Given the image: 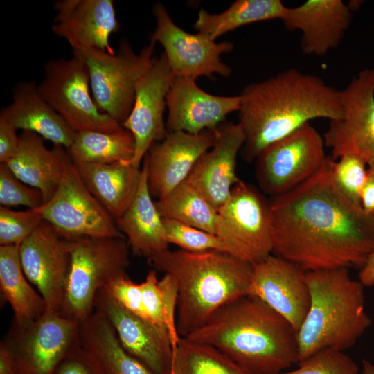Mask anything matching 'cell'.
<instances>
[{
	"label": "cell",
	"instance_id": "6da1fadb",
	"mask_svg": "<svg viewBox=\"0 0 374 374\" xmlns=\"http://www.w3.org/2000/svg\"><path fill=\"white\" fill-rule=\"evenodd\" d=\"M272 253L304 271L361 269L374 252V222L335 185L329 157L295 189L269 202Z\"/></svg>",
	"mask_w": 374,
	"mask_h": 374
},
{
	"label": "cell",
	"instance_id": "7a4b0ae2",
	"mask_svg": "<svg viewBox=\"0 0 374 374\" xmlns=\"http://www.w3.org/2000/svg\"><path fill=\"white\" fill-rule=\"evenodd\" d=\"M239 96L238 123L245 135L240 154L247 161L311 120L341 116L339 90L294 68L251 83Z\"/></svg>",
	"mask_w": 374,
	"mask_h": 374
},
{
	"label": "cell",
	"instance_id": "3957f363",
	"mask_svg": "<svg viewBox=\"0 0 374 374\" xmlns=\"http://www.w3.org/2000/svg\"><path fill=\"white\" fill-rule=\"evenodd\" d=\"M186 337L215 347L251 374L279 373L299 361L292 325L250 294L224 304Z\"/></svg>",
	"mask_w": 374,
	"mask_h": 374
},
{
	"label": "cell",
	"instance_id": "277c9868",
	"mask_svg": "<svg viewBox=\"0 0 374 374\" xmlns=\"http://www.w3.org/2000/svg\"><path fill=\"white\" fill-rule=\"evenodd\" d=\"M170 276L178 290L177 328L186 337L224 304L249 294L253 265L219 251L166 249L148 258Z\"/></svg>",
	"mask_w": 374,
	"mask_h": 374
},
{
	"label": "cell",
	"instance_id": "5b68a950",
	"mask_svg": "<svg viewBox=\"0 0 374 374\" xmlns=\"http://www.w3.org/2000/svg\"><path fill=\"white\" fill-rule=\"evenodd\" d=\"M305 278L311 299L297 332L299 362L322 350L351 348L371 324L364 286L348 269L305 271Z\"/></svg>",
	"mask_w": 374,
	"mask_h": 374
},
{
	"label": "cell",
	"instance_id": "8992f818",
	"mask_svg": "<svg viewBox=\"0 0 374 374\" xmlns=\"http://www.w3.org/2000/svg\"><path fill=\"white\" fill-rule=\"evenodd\" d=\"M71 265L60 314L80 322L94 311L98 291L124 275L129 266L125 238H81L70 240Z\"/></svg>",
	"mask_w": 374,
	"mask_h": 374
},
{
	"label": "cell",
	"instance_id": "52a82bcc",
	"mask_svg": "<svg viewBox=\"0 0 374 374\" xmlns=\"http://www.w3.org/2000/svg\"><path fill=\"white\" fill-rule=\"evenodd\" d=\"M155 44L150 41L136 53L124 39L114 53L98 49L73 51L88 69L90 88L98 108L120 124L132 109L136 83L154 58Z\"/></svg>",
	"mask_w": 374,
	"mask_h": 374
},
{
	"label": "cell",
	"instance_id": "ba28073f",
	"mask_svg": "<svg viewBox=\"0 0 374 374\" xmlns=\"http://www.w3.org/2000/svg\"><path fill=\"white\" fill-rule=\"evenodd\" d=\"M35 209L60 236L69 241L85 237L125 238L114 219L84 184L67 151L57 189Z\"/></svg>",
	"mask_w": 374,
	"mask_h": 374
},
{
	"label": "cell",
	"instance_id": "9c48e42d",
	"mask_svg": "<svg viewBox=\"0 0 374 374\" xmlns=\"http://www.w3.org/2000/svg\"><path fill=\"white\" fill-rule=\"evenodd\" d=\"M90 78L83 60L51 59L44 65V78L37 85L39 93L48 104L75 131L113 132L121 124L103 112L91 97Z\"/></svg>",
	"mask_w": 374,
	"mask_h": 374
},
{
	"label": "cell",
	"instance_id": "30bf717a",
	"mask_svg": "<svg viewBox=\"0 0 374 374\" xmlns=\"http://www.w3.org/2000/svg\"><path fill=\"white\" fill-rule=\"evenodd\" d=\"M79 322L46 312L35 320L12 321L1 341L13 359L16 374H51L79 344Z\"/></svg>",
	"mask_w": 374,
	"mask_h": 374
},
{
	"label": "cell",
	"instance_id": "8fae6325",
	"mask_svg": "<svg viewBox=\"0 0 374 374\" xmlns=\"http://www.w3.org/2000/svg\"><path fill=\"white\" fill-rule=\"evenodd\" d=\"M324 147L323 138L310 123L268 145L255 159L260 188L274 197L303 184L324 166Z\"/></svg>",
	"mask_w": 374,
	"mask_h": 374
},
{
	"label": "cell",
	"instance_id": "7c38bea8",
	"mask_svg": "<svg viewBox=\"0 0 374 374\" xmlns=\"http://www.w3.org/2000/svg\"><path fill=\"white\" fill-rule=\"evenodd\" d=\"M218 214L217 235L226 253L252 265L272 253L269 203L254 188L240 180Z\"/></svg>",
	"mask_w": 374,
	"mask_h": 374
},
{
	"label": "cell",
	"instance_id": "4fadbf2b",
	"mask_svg": "<svg viewBox=\"0 0 374 374\" xmlns=\"http://www.w3.org/2000/svg\"><path fill=\"white\" fill-rule=\"evenodd\" d=\"M341 116L330 121L323 138L331 159L353 154L374 166V67L361 70L339 90Z\"/></svg>",
	"mask_w": 374,
	"mask_h": 374
},
{
	"label": "cell",
	"instance_id": "5bb4252c",
	"mask_svg": "<svg viewBox=\"0 0 374 374\" xmlns=\"http://www.w3.org/2000/svg\"><path fill=\"white\" fill-rule=\"evenodd\" d=\"M156 28L150 41L159 43L175 76L195 80L212 78L215 73L229 76L231 69L221 60V55L233 49L229 41L216 42L204 34L189 33L174 23L161 3L152 7Z\"/></svg>",
	"mask_w": 374,
	"mask_h": 374
},
{
	"label": "cell",
	"instance_id": "9a60e30c",
	"mask_svg": "<svg viewBox=\"0 0 374 374\" xmlns=\"http://www.w3.org/2000/svg\"><path fill=\"white\" fill-rule=\"evenodd\" d=\"M19 257L27 279L45 301L46 312L60 314L70 265V243L43 220L19 245Z\"/></svg>",
	"mask_w": 374,
	"mask_h": 374
},
{
	"label": "cell",
	"instance_id": "2e32d148",
	"mask_svg": "<svg viewBox=\"0 0 374 374\" xmlns=\"http://www.w3.org/2000/svg\"><path fill=\"white\" fill-rule=\"evenodd\" d=\"M173 75L168 60L161 53L154 57L151 65L136 85L132 109L121 125L129 130L135 142L130 164L139 168L150 147L168 134L163 113L166 96Z\"/></svg>",
	"mask_w": 374,
	"mask_h": 374
},
{
	"label": "cell",
	"instance_id": "e0dca14e",
	"mask_svg": "<svg viewBox=\"0 0 374 374\" xmlns=\"http://www.w3.org/2000/svg\"><path fill=\"white\" fill-rule=\"evenodd\" d=\"M94 311L112 326L123 348L155 374H170L173 350L168 332L125 308L105 288L94 299Z\"/></svg>",
	"mask_w": 374,
	"mask_h": 374
},
{
	"label": "cell",
	"instance_id": "ac0fdd59",
	"mask_svg": "<svg viewBox=\"0 0 374 374\" xmlns=\"http://www.w3.org/2000/svg\"><path fill=\"white\" fill-rule=\"evenodd\" d=\"M216 136L217 129L198 134L177 131L154 143L143 161L152 197L162 199L185 181L198 159L213 147Z\"/></svg>",
	"mask_w": 374,
	"mask_h": 374
},
{
	"label": "cell",
	"instance_id": "d6986e66",
	"mask_svg": "<svg viewBox=\"0 0 374 374\" xmlns=\"http://www.w3.org/2000/svg\"><path fill=\"white\" fill-rule=\"evenodd\" d=\"M301 269L273 253L253 265L249 294L286 319L296 332L310 305V293Z\"/></svg>",
	"mask_w": 374,
	"mask_h": 374
},
{
	"label": "cell",
	"instance_id": "ffe728a7",
	"mask_svg": "<svg viewBox=\"0 0 374 374\" xmlns=\"http://www.w3.org/2000/svg\"><path fill=\"white\" fill-rule=\"evenodd\" d=\"M53 9L56 15L51 31L64 39L73 51L115 53L109 38L120 24L112 0H59L54 2Z\"/></svg>",
	"mask_w": 374,
	"mask_h": 374
},
{
	"label": "cell",
	"instance_id": "44dd1931",
	"mask_svg": "<svg viewBox=\"0 0 374 374\" xmlns=\"http://www.w3.org/2000/svg\"><path fill=\"white\" fill-rule=\"evenodd\" d=\"M166 106L168 132L198 134L216 130L229 114L238 112L240 97L210 94L201 89L195 80L173 75Z\"/></svg>",
	"mask_w": 374,
	"mask_h": 374
},
{
	"label": "cell",
	"instance_id": "7402d4cb",
	"mask_svg": "<svg viewBox=\"0 0 374 374\" xmlns=\"http://www.w3.org/2000/svg\"><path fill=\"white\" fill-rule=\"evenodd\" d=\"M244 141L245 135L238 123L223 122L217 128L214 145L201 156L186 180L217 211L240 181L236 174L237 157Z\"/></svg>",
	"mask_w": 374,
	"mask_h": 374
},
{
	"label": "cell",
	"instance_id": "603a6c76",
	"mask_svg": "<svg viewBox=\"0 0 374 374\" xmlns=\"http://www.w3.org/2000/svg\"><path fill=\"white\" fill-rule=\"evenodd\" d=\"M352 17V10L341 0H308L287 7L280 20L287 30L301 32L303 54L320 57L339 46Z\"/></svg>",
	"mask_w": 374,
	"mask_h": 374
},
{
	"label": "cell",
	"instance_id": "cb8c5ba5",
	"mask_svg": "<svg viewBox=\"0 0 374 374\" xmlns=\"http://www.w3.org/2000/svg\"><path fill=\"white\" fill-rule=\"evenodd\" d=\"M0 116L17 130L34 132L66 149L76 133L42 97L33 82L22 81L14 85L12 101L1 109Z\"/></svg>",
	"mask_w": 374,
	"mask_h": 374
},
{
	"label": "cell",
	"instance_id": "d4e9b609",
	"mask_svg": "<svg viewBox=\"0 0 374 374\" xmlns=\"http://www.w3.org/2000/svg\"><path fill=\"white\" fill-rule=\"evenodd\" d=\"M66 154L65 148L48 149L38 134L22 131L16 154L4 164L20 181L39 190L44 203L57 188Z\"/></svg>",
	"mask_w": 374,
	"mask_h": 374
},
{
	"label": "cell",
	"instance_id": "484cf974",
	"mask_svg": "<svg viewBox=\"0 0 374 374\" xmlns=\"http://www.w3.org/2000/svg\"><path fill=\"white\" fill-rule=\"evenodd\" d=\"M150 193L145 162L137 193L125 212L115 222L136 255L148 258L168 248L163 217Z\"/></svg>",
	"mask_w": 374,
	"mask_h": 374
},
{
	"label": "cell",
	"instance_id": "4316f807",
	"mask_svg": "<svg viewBox=\"0 0 374 374\" xmlns=\"http://www.w3.org/2000/svg\"><path fill=\"white\" fill-rule=\"evenodd\" d=\"M75 166L84 184L98 202L114 220L120 217L137 193L141 170L125 162Z\"/></svg>",
	"mask_w": 374,
	"mask_h": 374
},
{
	"label": "cell",
	"instance_id": "83f0119b",
	"mask_svg": "<svg viewBox=\"0 0 374 374\" xmlns=\"http://www.w3.org/2000/svg\"><path fill=\"white\" fill-rule=\"evenodd\" d=\"M78 340L104 374H155L123 348L110 323L96 311L79 322Z\"/></svg>",
	"mask_w": 374,
	"mask_h": 374
},
{
	"label": "cell",
	"instance_id": "f1b7e54d",
	"mask_svg": "<svg viewBox=\"0 0 374 374\" xmlns=\"http://www.w3.org/2000/svg\"><path fill=\"white\" fill-rule=\"evenodd\" d=\"M0 289L17 320H35L46 312L45 301L27 281L19 257V246H0Z\"/></svg>",
	"mask_w": 374,
	"mask_h": 374
},
{
	"label": "cell",
	"instance_id": "f546056e",
	"mask_svg": "<svg viewBox=\"0 0 374 374\" xmlns=\"http://www.w3.org/2000/svg\"><path fill=\"white\" fill-rule=\"evenodd\" d=\"M287 8L280 0H237L217 14L198 12L193 28L215 41L222 35L255 22L281 19Z\"/></svg>",
	"mask_w": 374,
	"mask_h": 374
},
{
	"label": "cell",
	"instance_id": "4dcf8cb0",
	"mask_svg": "<svg viewBox=\"0 0 374 374\" xmlns=\"http://www.w3.org/2000/svg\"><path fill=\"white\" fill-rule=\"evenodd\" d=\"M134 150L135 142L132 133L123 127L113 132H76L66 151L73 163L79 165L130 163Z\"/></svg>",
	"mask_w": 374,
	"mask_h": 374
},
{
	"label": "cell",
	"instance_id": "1f68e13d",
	"mask_svg": "<svg viewBox=\"0 0 374 374\" xmlns=\"http://www.w3.org/2000/svg\"><path fill=\"white\" fill-rule=\"evenodd\" d=\"M161 216L217 235L218 211L195 187L184 181L155 202Z\"/></svg>",
	"mask_w": 374,
	"mask_h": 374
},
{
	"label": "cell",
	"instance_id": "d6a6232c",
	"mask_svg": "<svg viewBox=\"0 0 374 374\" xmlns=\"http://www.w3.org/2000/svg\"><path fill=\"white\" fill-rule=\"evenodd\" d=\"M173 374H251L215 347L181 337L173 352Z\"/></svg>",
	"mask_w": 374,
	"mask_h": 374
},
{
	"label": "cell",
	"instance_id": "836d02e7",
	"mask_svg": "<svg viewBox=\"0 0 374 374\" xmlns=\"http://www.w3.org/2000/svg\"><path fill=\"white\" fill-rule=\"evenodd\" d=\"M329 166L338 189L350 202L361 206L362 192L368 173L366 163L357 156L346 154L337 160L329 157Z\"/></svg>",
	"mask_w": 374,
	"mask_h": 374
},
{
	"label": "cell",
	"instance_id": "e575fe53",
	"mask_svg": "<svg viewBox=\"0 0 374 374\" xmlns=\"http://www.w3.org/2000/svg\"><path fill=\"white\" fill-rule=\"evenodd\" d=\"M163 220L168 244L177 245L180 249L189 252H226L223 242L217 235L176 220Z\"/></svg>",
	"mask_w": 374,
	"mask_h": 374
},
{
	"label": "cell",
	"instance_id": "d590c367",
	"mask_svg": "<svg viewBox=\"0 0 374 374\" xmlns=\"http://www.w3.org/2000/svg\"><path fill=\"white\" fill-rule=\"evenodd\" d=\"M35 208L15 211L0 207V245H20L43 222Z\"/></svg>",
	"mask_w": 374,
	"mask_h": 374
},
{
	"label": "cell",
	"instance_id": "8d00e7d4",
	"mask_svg": "<svg viewBox=\"0 0 374 374\" xmlns=\"http://www.w3.org/2000/svg\"><path fill=\"white\" fill-rule=\"evenodd\" d=\"M298 364L294 370L273 374H359L357 364L349 355L331 348L322 350Z\"/></svg>",
	"mask_w": 374,
	"mask_h": 374
},
{
	"label": "cell",
	"instance_id": "74e56055",
	"mask_svg": "<svg viewBox=\"0 0 374 374\" xmlns=\"http://www.w3.org/2000/svg\"><path fill=\"white\" fill-rule=\"evenodd\" d=\"M0 204L1 206H24L36 208L43 204L42 193L17 178L4 163L0 164Z\"/></svg>",
	"mask_w": 374,
	"mask_h": 374
},
{
	"label": "cell",
	"instance_id": "f35d334b",
	"mask_svg": "<svg viewBox=\"0 0 374 374\" xmlns=\"http://www.w3.org/2000/svg\"><path fill=\"white\" fill-rule=\"evenodd\" d=\"M103 288L125 308L146 319L142 305L141 283H136L127 275H124L112 280Z\"/></svg>",
	"mask_w": 374,
	"mask_h": 374
},
{
	"label": "cell",
	"instance_id": "ab89813d",
	"mask_svg": "<svg viewBox=\"0 0 374 374\" xmlns=\"http://www.w3.org/2000/svg\"><path fill=\"white\" fill-rule=\"evenodd\" d=\"M158 285L162 296L164 324L174 352L181 338L175 316L178 303L177 287L173 278L166 274L159 280Z\"/></svg>",
	"mask_w": 374,
	"mask_h": 374
},
{
	"label": "cell",
	"instance_id": "60d3db41",
	"mask_svg": "<svg viewBox=\"0 0 374 374\" xmlns=\"http://www.w3.org/2000/svg\"><path fill=\"white\" fill-rule=\"evenodd\" d=\"M158 281L156 271L151 270L148 273L145 280L141 283L142 305L146 319L167 332L163 315L162 296Z\"/></svg>",
	"mask_w": 374,
	"mask_h": 374
},
{
	"label": "cell",
	"instance_id": "b9f144b4",
	"mask_svg": "<svg viewBox=\"0 0 374 374\" xmlns=\"http://www.w3.org/2000/svg\"><path fill=\"white\" fill-rule=\"evenodd\" d=\"M51 374H104L94 358L78 344L57 365Z\"/></svg>",
	"mask_w": 374,
	"mask_h": 374
},
{
	"label": "cell",
	"instance_id": "7bdbcfd3",
	"mask_svg": "<svg viewBox=\"0 0 374 374\" xmlns=\"http://www.w3.org/2000/svg\"><path fill=\"white\" fill-rule=\"evenodd\" d=\"M17 129L6 118L0 116V163H4L17 152L19 136Z\"/></svg>",
	"mask_w": 374,
	"mask_h": 374
},
{
	"label": "cell",
	"instance_id": "ee69618b",
	"mask_svg": "<svg viewBox=\"0 0 374 374\" xmlns=\"http://www.w3.org/2000/svg\"><path fill=\"white\" fill-rule=\"evenodd\" d=\"M361 206L366 216L374 222V166L368 168L361 195Z\"/></svg>",
	"mask_w": 374,
	"mask_h": 374
},
{
	"label": "cell",
	"instance_id": "f6af8a7d",
	"mask_svg": "<svg viewBox=\"0 0 374 374\" xmlns=\"http://www.w3.org/2000/svg\"><path fill=\"white\" fill-rule=\"evenodd\" d=\"M359 280L364 286L374 285V252L368 258L359 273Z\"/></svg>",
	"mask_w": 374,
	"mask_h": 374
},
{
	"label": "cell",
	"instance_id": "bcb514c9",
	"mask_svg": "<svg viewBox=\"0 0 374 374\" xmlns=\"http://www.w3.org/2000/svg\"><path fill=\"white\" fill-rule=\"evenodd\" d=\"M0 374H16L11 353L1 341L0 342Z\"/></svg>",
	"mask_w": 374,
	"mask_h": 374
},
{
	"label": "cell",
	"instance_id": "7dc6e473",
	"mask_svg": "<svg viewBox=\"0 0 374 374\" xmlns=\"http://www.w3.org/2000/svg\"><path fill=\"white\" fill-rule=\"evenodd\" d=\"M362 374H374V364L368 360L363 359Z\"/></svg>",
	"mask_w": 374,
	"mask_h": 374
},
{
	"label": "cell",
	"instance_id": "c3c4849f",
	"mask_svg": "<svg viewBox=\"0 0 374 374\" xmlns=\"http://www.w3.org/2000/svg\"><path fill=\"white\" fill-rule=\"evenodd\" d=\"M170 374H173L172 371H171V373Z\"/></svg>",
	"mask_w": 374,
	"mask_h": 374
}]
</instances>
